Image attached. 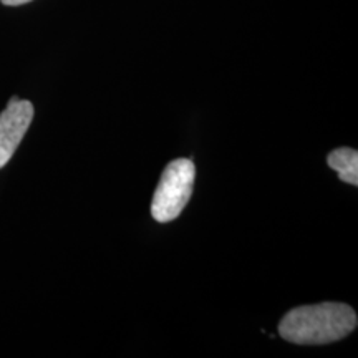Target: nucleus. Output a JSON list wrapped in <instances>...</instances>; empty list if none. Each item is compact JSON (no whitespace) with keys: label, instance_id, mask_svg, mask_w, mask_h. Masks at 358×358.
Segmentation results:
<instances>
[{"label":"nucleus","instance_id":"39448f33","mask_svg":"<svg viewBox=\"0 0 358 358\" xmlns=\"http://www.w3.org/2000/svg\"><path fill=\"white\" fill-rule=\"evenodd\" d=\"M3 6H10V7H17V6H24V3L32 2V0H0Z\"/></svg>","mask_w":358,"mask_h":358},{"label":"nucleus","instance_id":"f257e3e1","mask_svg":"<svg viewBox=\"0 0 358 358\" xmlns=\"http://www.w3.org/2000/svg\"><path fill=\"white\" fill-rule=\"evenodd\" d=\"M357 324V313L350 306L324 302L289 310L282 317L279 334L297 345H327L350 335Z\"/></svg>","mask_w":358,"mask_h":358},{"label":"nucleus","instance_id":"20e7f679","mask_svg":"<svg viewBox=\"0 0 358 358\" xmlns=\"http://www.w3.org/2000/svg\"><path fill=\"white\" fill-rule=\"evenodd\" d=\"M329 166L347 185H358V151L353 148H337L327 158Z\"/></svg>","mask_w":358,"mask_h":358},{"label":"nucleus","instance_id":"7ed1b4c3","mask_svg":"<svg viewBox=\"0 0 358 358\" xmlns=\"http://www.w3.org/2000/svg\"><path fill=\"white\" fill-rule=\"evenodd\" d=\"M34 120V105L13 96L0 113V169L7 166Z\"/></svg>","mask_w":358,"mask_h":358},{"label":"nucleus","instance_id":"f03ea898","mask_svg":"<svg viewBox=\"0 0 358 358\" xmlns=\"http://www.w3.org/2000/svg\"><path fill=\"white\" fill-rule=\"evenodd\" d=\"M196 168L191 159H174L163 169L159 185L151 201V216L158 222L176 219L192 194Z\"/></svg>","mask_w":358,"mask_h":358}]
</instances>
